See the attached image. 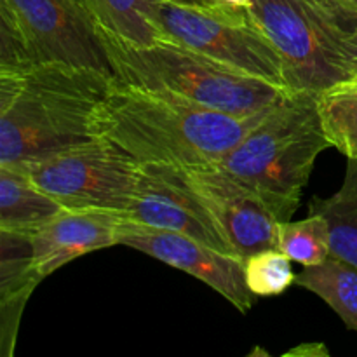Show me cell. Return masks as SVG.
<instances>
[{
	"instance_id": "cell-9",
	"label": "cell",
	"mask_w": 357,
	"mask_h": 357,
	"mask_svg": "<svg viewBox=\"0 0 357 357\" xmlns=\"http://www.w3.org/2000/svg\"><path fill=\"white\" fill-rule=\"evenodd\" d=\"M117 246H128L194 275L229 300L237 310L248 312L255 293L248 288L244 260L216 251L183 234L135 223L124 218L117 230Z\"/></svg>"
},
{
	"instance_id": "cell-10",
	"label": "cell",
	"mask_w": 357,
	"mask_h": 357,
	"mask_svg": "<svg viewBox=\"0 0 357 357\" xmlns=\"http://www.w3.org/2000/svg\"><path fill=\"white\" fill-rule=\"evenodd\" d=\"M124 216L142 225L183 234L239 258L213 213L178 167L143 166L138 192Z\"/></svg>"
},
{
	"instance_id": "cell-6",
	"label": "cell",
	"mask_w": 357,
	"mask_h": 357,
	"mask_svg": "<svg viewBox=\"0 0 357 357\" xmlns=\"http://www.w3.org/2000/svg\"><path fill=\"white\" fill-rule=\"evenodd\" d=\"M160 37L286 89L281 56L246 7H194L157 0L152 17Z\"/></svg>"
},
{
	"instance_id": "cell-21",
	"label": "cell",
	"mask_w": 357,
	"mask_h": 357,
	"mask_svg": "<svg viewBox=\"0 0 357 357\" xmlns=\"http://www.w3.org/2000/svg\"><path fill=\"white\" fill-rule=\"evenodd\" d=\"M303 2L345 30L357 33V9L345 0H303Z\"/></svg>"
},
{
	"instance_id": "cell-13",
	"label": "cell",
	"mask_w": 357,
	"mask_h": 357,
	"mask_svg": "<svg viewBox=\"0 0 357 357\" xmlns=\"http://www.w3.org/2000/svg\"><path fill=\"white\" fill-rule=\"evenodd\" d=\"M0 303H2V345L9 356L16 340L21 312L35 286L44 275L33 265L30 236L0 230Z\"/></svg>"
},
{
	"instance_id": "cell-11",
	"label": "cell",
	"mask_w": 357,
	"mask_h": 357,
	"mask_svg": "<svg viewBox=\"0 0 357 357\" xmlns=\"http://www.w3.org/2000/svg\"><path fill=\"white\" fill-rule=\"evenodd\" d=\"M180 171L213 213L241 260L278 248V218L250 185L220 164L183 167Z\"/></svg>"
},
{
	"instance_id": "cell-26",
	"label": "cell",
	"mask_w": 357,
	"mask_h": 357,
	"mask_svg": "<svg viewBox=\"0 0 357 357\" xmlns=\"http://www.w3.org/2000/svg\"><path fill=\"white\" fill-rule=\"evenodd\" d=\"M354 84H357V75H356V79H354Z\"/></svg>"
},
{
	"instance_id": "cell-16",
	"label": "cell",
	"mask_w": 357,
	"mask_h": 357,
	"mask_svg": "<svg viewBox=\"0 0 357 357\" xmlns=\"http://www.w3.org/2000/svg\"><path fill=\"white\" fill-rule=\"evenodd\" d=\"M309 209L330 225L331 255L357 267V159H349L340 190L326 199L314 197Z\"/></svg>"
},
{
	"instance_id": "cell-8",
	"label": "cell",
	"mask_w": 357,
	"mask_h": 357,
	"mask_svg": "<svg viewBox=\"0 0 357 357\" xmlns=\"http://www.w3.org/2000/svg\"><path fill=\"white\" fill-rule=\"evenodd\" d=\"M33 65L61 63L115 77L100 23L80 0H0Z\"/></svg>"
},
{
	"instance_id": "cell-5",
	"label": "cell",
	"mask_w": 357,
	"mask_h": 357,
	"mask_svg": "<svg viewBox=\"0 0 357 357\" xmlns=\"http://www.w3.org/2000/svg\"><path fill=\"white\" fill-rule=\"evenodd\" d=\"M248 10L281 56L286 89L319 94L354 82V31L328 20L303 0H251Z\"/></svg>"
},
{
	"instance_id": "cell-24",
	"label": "cell",
	"mask_w": 357,
	"mask_h": 357,
	"mask_svg": "<svg viewBox=\"0 0 357 357\" xmlns=\"http://www.w3.org/2000/svg\"><path fill=\"white\" fill-rule=\"evenodd\" d=\"M222 2L230 3V6H236V7H250L251 6V0H222Z\"/></svg>"
},
{
	"instance_id": "cell-20",
	"label": "cell",
	"mask_w": 357,
	"mask_h": 357,
	"mask_svg": "<svg viewBox=\"0 0 357 357\" xmlns=\"http://www.w3.org/2000/svg\"><path fill=\"white\" fill-rule=\"evenodd\" d=\"M246 284L257 296H278L295 284L291 260L281 250H265L244 260Z\"/></svg>"
},
{
	"instance_id": "cell-17",
	"label": "cell",
	"mask_w": 357,
	"mask_h": 357,
	"mask_svg": "<svg viewBox=\"0 0 357 357\" xmlns=\"http://www.w3.org/2000/svg\"><path fill=\"white\" fill-rule=\"evenodd\" d=\"M101 28L138 45H150L160 33L152 17L157 0H80Z\"/></svg>"
},
{
	"instance_id": "cell-18",
	"label": "cell",
	"mask_w": 357,
	"mask_h": 357,
	"mask_svg": "<svg viewBox=\"0 0 357 357\" xmlns=\"http://www.w3.org/2000/svg\"><path fill=\"white\" fill-rule=\"evenodd\" d=\"M317 110L330 146L357 159V84H342L317 94Z\"/></svg>"
},
{
	"instance_id": "cell-1",
	"label": "cell",
	"mask_w": 357,
	"mask_h": 357,
	"mask_svg": "<svg viewBox=\"0 0 357 357\" xmlns=\"http://www.w3.org/2000/svg\"><path fill=\"white\" fill-rule=\"evenodd\" d=\"M114 77L61 63L0 72V166H24L93 142Z\"/></svg>"
},
{
	"instance_id": "cell-12",
	"label": "cell",
	"mask_w": 357,
	"mask_h": 357,
	"mask_svg": "<svg viewBox=\"0 0 357 357\" xmlns=\"http://www.w3.org/2000/svg\"><path fill=\"white\" fill-rule=\"evenodd\" d=\"M126 216L105 209H63L31 239L33 265L44 278L82 255L117 246V230Z\"/></svg>"
},
{
	"instance_id": "cell-7",
	"label": "cell",
	"mask_w": 357,
	"mask_h": 357,
	"mask_svg": "<svg viewBox=\"0 0 357 357\" xmlns=\"http://www.w3.org/2000/svg\"><path fill=\"white\" fill-rule=\"evenodd\" d=\"M17 169L63 208L126 215L138 192L143 164L110 139L96 138Z\"/></svg>"
},
{
	"instance_id": "cell-3",
	"label": "cell",
	"mask_w": 357,
	"mask_h": 357,
	"mask_svg": "<svg viewBox=\"0 0 357 357\" xmlns=\"http://www.w3.org/2000/svg\"><path fill=\"white\" fill-rule=\"evenodd\" d=\"M100 30L117 82L183 98L243 119L264 114L288 93L284 87L166 38L138 45L105 28Z\"/></svg>"
},
{
	"instance_id": "cell-2",
	"label": "cell",
	"mask_w": 357,
	"mask_h": 357,
	"mask_svg": "<svg viewBox=\"0 0 357 357\" xmlns=\"http://www.w3.org/2000/svg\"><path fill=\"white\" fill-rule=\"evenodd\" d=\"M264 114L234 117L114 79L98 108L96 135L124 149L143 166L183 169L222 162Z\"/></svg>"
},
{
	"instance_id": "cell-19",
	"label": "cell",
	"mask_w": 357,
	"mask_h": 357,
	"mask_svg": "<svg viewBox=\"0 0 357 357\" xmlns=\"http://www.w3.org/2000/svg\"><path fill=\"white\" fill-rule=\"evenodd\" d=\"M278 250L303 267L324 261L331 255L326 218L310 213L309 218L298 222H281L278 225Z\"/></svg>"
},
{
	"instance_id": "cell-25",
	"label": "cell",
	"mask_w": 357,
	"mask_h": 357,
	"mask_svg": "<svg viewBox=\"0 0 357 357\" xmlns=\"http://www.w3.org/2000/svg\"><path fill=\"white\" fill-rule=\"evenodd\" d=\"M345 2H347V3H351L352 7H356V9H357V0H345Z\"/></svg>"
},
{
	"instance_id": "cell-14",
	"label": "cell",
	"mask_w": 357,
	"mask_h": 357,
	"mask_svg": "<svg viewBox=\"0 0 357 357\" xmlns=\"http://www.w3.org/2000/svg\"><path fill=\"white\" fill-rule=\"evenodd\" d=\"M63 209L24 171L0 166V230L33 236Z\"/></svg>"
},
{
	"instance_id": "cell-4",
	"label": "cell",
	"mask_w": 357,
	"mask_h": 357,
	"mask_svg": "<svg viewBox=\"0 0 357 357\" xmlns=\"http://www.w3.org/2000/svg\"><path fill=\"white\" fill-rule=\"evenodd\" d=\"M328 146L317 94L288 91L220 166L257 190L279 223L289 222L317 155Z\"/></svg>"
},
{
	"instance_id": "cell-23",
	"label": "cell",
	"mask_w": 357,
	"mask_h": 357,
	"mask_svg": "<svg viewBox=\"0 0 357 357\" xmlns=\"http://www.w3.org/2000/svg\"><path fill=\"white\" fill-rule=\"evenodd\" d=\"M174 3H183V6H194V7H206V9H211V7L222 6V0H169Z\"/></svg>"
},
{
	"instance_id": "cell-22",
	"label": "cell",
	"mask_w": 357,
	"mask_h": 357,
	"mask_svg": "<svg viewBox=\"0 0 357 357\" xmlns=\"http://www.w3.org/2000/svg\"><path fill=\"white\" fill-rule=\"evenodd\" d=\"M300 352H303V354L310 356V354H316V356H328V351L324 349L323 344H309V345H302L300 349H295V351H289L288 354H300Z\"/></svg>"
},
{
	"instance_id": "cell-15",
	"label": "cell",
	"mask_w": 357,
	"mask_h": 357,
	"mask_svg": "<svg viewBox=\"0 0 357 357\" xmlns=\"http://www.w3.org/2000/svg\"><path fill=\"white\" fill-rule=\"evenodd\" d=\"M295 284L316 293L340 316L349 330L357 331V267L330 255L317 265L303 267Z\"/></svg>"
}]
</instances>
